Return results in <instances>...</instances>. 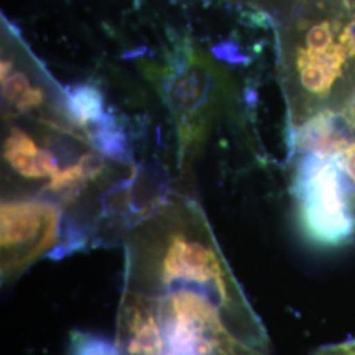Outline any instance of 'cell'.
<instances>
[{"mask_svg":"<svg viewBox=\"0 0 355 355\" xmlns=\"http://www.w3.org/2000/svg\"><path fill=\"white\" fill-rule=\"evenodd\" d=\"M313 355H355V340L321 346Z\"/></svg>","mask_w":355,"mask_h":355,"instance_id":"cell-7","label":"cell"},{"mask_svg":"<svg viewBox=\"0 0 355 355\" xmlns=\"http://www.w3.org/2000/svg\"><path fill=\"white\" fill-rule=\"evenodd\" d=\"M159 89L177 123L182 162L199 153L220 104L230 95L225 76L203 53L184 51L179 62L167 67Z\"/></svg>","mask_w":355,"mask_h":355,"instance_id":"cell-4","label":"cell"},{"mask_svg":"<svg viewBox=\"0 0 355 355\" xmlns=\"http://www.w3.org/2000/svg\"><path fill=\"white\" fill-rule=\"evenodd\" d=\"M277 48L300 227L320 246L347 245L355 240V8L305 16Z\"/></svg>","mask_w":355,"mask_h":355,"instance_id":"cell-2","label":"cell"},{"mask_svg":"<svg viewBox=\"0 0 355 355\" xmlns=\"http://www.w3.org/2000/svg\"><path fill=\"white\" fill-rule=\"evenodd\" d=\"M116 343L124 355H268L202 207L158 200L125 232Z\"/></svg>","mask_w":355,"mask_h":355,"instance_id":"cell-1","label":"cell"},{"mask_svg":"<svg viewBox=\"0 0 355 355\" xmlns=\"http://www.w3.org/2000/svg\"><path fill=\"white\" fill-rule=\"evenodd\" d=\"M3 116L1 157L7 182L19 184L17 195L7 196H33L62 208L99 184L104 161L73 112Z\"/></svg>","mask_w":355,"mask_h":355,"instance_id":"cell-3","label":"cell"},{"mask_svg":"<svg viewBox=\"0 0 355 355\" xmlns=\"http://www.w3.org/2000/svg\"><path fill=\"white\" fill-rule=\"evenodd\" d=\"M70 353L71 355H124L119 343L82 331L73 333Z\"/></svg>","mask_w":355,"mask_h":355,"instance_id":"cell-6","label":"cell"},{"mask_svg":"<svg viewBox=\"0 0 355 355\" xmlns=\"http://www.w3.org/2000/svg\"><path fill=\"white\" fill-rule=\"evenodd\" d=\"M62 208L33 196H6L1 202V280L17 279L37 259L57 257L62 240Z\"/></svg>","mask_w":355,"mask_h":355,"instance_id":"cell-5","label":"cell"}]
</instances>
